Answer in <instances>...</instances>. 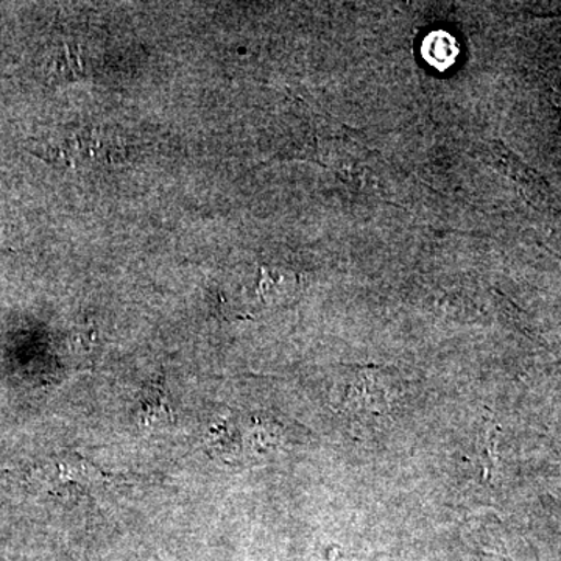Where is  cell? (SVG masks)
<instances>
[{
	"label": "cell",
	"instance_id": "obj_4",
	"mask_svg": "<svg viewBox=\"0 0 561 561\" xmlns=\"http://www.w3.org/2000/svg\"><path fill=\"white\" fill-rule=\"evenodd\" d=\"M253 457H268L278 451L280 446V434L276 431L275 424L254 421L253 430L247 435L245 445Z\"/></svg>",
	"mask_w": 561,
	"mask_h": 561
},
{
	"label": "cell",
	"instance_id": "obj_3",
	"mask_svg": "<svg viewBox=\"0 0 561 561\" xmlns=\"http://www.w3.org/2000/svg\"><path fill=\"white\" fill-rule=\"evenodd\" d=\"M298 280L290 272L264 271L261 279V295L271 305L289 301L297 290Z\"/></svg>",
	"mask_w": 561,
	"mask_h": 561
},
{
	"label": "cell",
	"instance_id": "obj_5",
	"mask_svg": "<svg viewBox=\"0 0 561 561\" xmlns=\"http://www.w3.org/2000/svg\"><path fill=\"white\" fill-rule=\"evenodd\" d=\"M236 432L238 431H234V427H231L227 421L214 424L208 434L210 454H216V456L221 457L225 461L239 456L242 446L236 442Z\"/></svg>",
	"mask_w": 561,
	"mask_h": 561
},
{
	"label": "cell",
	"instance_id": "obj_2",
	"mask_svg": "<svg viewBox=\"0 0 561 561\" xmlns=\"http://www.w3.org/2000/svg\"><path fill=\"white\" fill-rule=\"evenodd\" d=\"M342 404L345 405L346 412L357 415L387 413L390 405L389 387L383 381L381 373L357 371L346 383Z\"/></svg>",
	"mask_w": 561,
	"mask_h": 561
},
{
	"label": "cell",
	"instance_id": "obj_1",
	"mask_svg": "<svg viewBox=\"0 0 561 561\" xmlns=\"http://www.w3.org/2000/svg\"><path fill=\"white\" fill-rule=\"evenodd\" d=\"M485 161L497 172L515 183L519 192L535 208H551L553 195L551 187L540 173L535 172L526 162L519 160L500 140H490L485 146Z\"/></svg>",
	"mask_w": 561,
	"mask_h": 561
}]
</instances>
